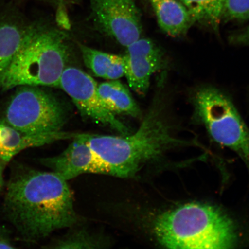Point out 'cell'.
Returning <instances> with one entry per match:
<instances>
[{"label":"cell","instance_id":"cell-1","mask_svg":"<svg viewBox=\"0 0 249 249\" xmlns=\"http://www.w3.org/2000/svg\"><path fill=\"white\" fill-rule=\"evenodd\" d=\"M4 198L6 216L27 241L40 240L79 221L67 180L53 171L17 174L9 182Z\"/></svg>","mask_w":249,"mask_h":249},{"label":"cell","instance_id":"cell-2","mask_svg":"<svg viewBox=\"0 0 249 249\" xmlns=\"http://www.w3.org/2000/svg\"><path fill=\"white\" fill-rule=\"evenodd\" d=\"M83 136L107 168L108 175L120 178L135 177L145 164L180 143L171 134L158 105L133 134Z\"/></svg>","mask_w":249,"mask_h":249},{"label":"cell","instance_id":"cell-3","mask_svg":"<svg viewBox=\"0 0 249 249\" xmlns=\"http://www.w3.org/2000/svg\"><path fill=\"white\" fill-rule=\"evenodd\" d=\"M158 244L170 249H230L237 244V229L213 205L191 202L163 212L154 220Z\"/></svg>","mask_w":249,"mask_h":249},{"label":"cell","instance_id":"cell-4","mask_svg":"<svg viewBox=\"0 0 249 249\" xmlns=\"http://www.w3.org/2000/svg\"><path fill=\"white\" fill-rule=\"evenodd\" d=\"M68 54L64 32L45 25H28L1 89L23 86L57 87L67 68Z\"/></svg>","mask_w":249,"mask_h":249},{"label":"cell","instance_id":"cell-5","mask_svg":"<svg viewBox=\"0 0 249 249\" xmlns=\"http://www.w3.org/2000/svg\"><path fill=\"white\" fill-rule=\"evenodd\" d=\"M196 116L214 142L235 152L249 169V129L230 99L213 87L193 96Z\"/></svg>","mask_w":249,"mask_h":249},{"label":"cell","instance_id":"cell-6","mask_svg":"<svg viewBox=\"0 0 249 249\" xmlns=\"http://www.w3.org/2000/svg\"><path fill=\"white\" fill-rule=\"evenodd\" d=\"M39 87H17L6 108L5 123L29 135L62 131L66 121L64 107L53 95Z\"/></svg>","mask_w":249,"mask_h":249},{"label":"cell","instance_id":"cell-7","mask_svg":"<svg viewBox=\"0 0 249 249\" xmlns=\"http://www.w3.org/2000/svg\"><path fill=\"white\" fill-rule=\"evenodd\" d=\"M98 84L85 71L75 67H67L57 87L70 96L83 116L95 123L111 127L122 135L129 129L109 110L98 91Z\"/></svg>","mask_w":249,"mask_h":249},{"label":"cell","instance_id":"cell-8","mask_svg":"<svg viewBox=\"0 0 249 249\" xmlns=\"http://www.w3.org/2000/svg\"><path fill=\"white\" fill-rule=\"evenodd\" d=\"M92 18L103 33L128 46L141 37V16L136 0H89Z\"/></svg>","mask_w":249,"mask_h":249},{"label":"cell","instance_id":"cell-9","mask_svg":"<svg viewBox=\"0 0 249 249\" xmlns=\"http://www.w3.org/2000/svg\"><path fill=\"white\" fill-rule=\"evenodd\" d=\"M124 76L130 88L140 95L147 92L152 74L162 68V52L149 39L140 38L126 47Z\"/></svg>","mask_w":249,"mask_h":249},{"label":"cell","instance_id":"cell-10","mask_svg":"<svg viewBox=\"0 0 249 249\" xmlns=\"http://www.w3.org/2000/svg\"><path fill=\"white\" fill-rule=\"evenodd\" d=\"M73 139L61 154L42 159V163L67 181L83 174L108 175L107 168L84 138L83 133H77Z\"/></svg>","mask_w":249,"mask_h":249},{"label":"cell","instance_id":"cell-11","mask_svg":"<svg viewBox=\"0 0 249 249\" xmlns=\"http://www.w3.org/2000/svg\"><path fill=\"white\" fill-rule=\"evenodd\" d=\"M76 135L63 131L45 135H29L0 121V161L8 163L24 149L40 147L58 140L73 139Z\"/></svg>","mask_w":249,"mask_h":249},{"label":"cell","instance_id":"cell-12","mask_svg":"<svg viewBox=\"0 0 249 249\" xmlns=\"http://www.w3.org/2000/svg\"><path fill=\"white\" fill-rule=\"evenodd\" d=\"M161 29L173 37L185 36L195 21L179 0H149Z\"/></svg>","mask_w":249,"mask_h":249},{"label":"cell","instance_id":"cell-13","mask_svg":"<svg viewBox=\"0 0 249 249\" xmlns=\"http://www.w3.org/2000/svg\"><path fill=\"white\" fill-rule=\"evenodd\" d=\"M103 102L112 113L134 118L140 117L141 111L127 87L118 80H109L98 85Z\"/></svg>","mask_w":249,"mask_h":249},{"label":"cell","instance_id":"cell-14","mask_svg":"<svg viewBox=\"0 0 249 249\" xmlns=\"http://www.w3.org/2000/svg\"><path fill=\"white\" fill-rule=\"evenodd\" d=\"M80 49L86 66L96 76L112 80L124 76V56L107 53L80 45Z\"/></svg>","mask_w":249,"mask_h":249},{"label":"cell","instance_id":"cell-15","mask_svg":"<svg viewBox=\"0 0 249 249\" xmlns=\"http://www.w3.org/2000/svg\"><path fill=\"white\" fill-rule=\"evenodd\" d=\"M26 27L8 18H0V89L22 41Z\"/></svg>","mask_w":249,"mask_h":249},{"label":"cell","instance_id":"cell-16","mask_svg":"<svg viewBox=\"0 0 249 249\" xmlns=\"http://www.w3.org/2000/svg\"><path fill=\"white\" fill-rule=\"evenodd\" d=\"M188 9L195 23L208 24L217 30L222 21L227 0H179Z\"/></svg>","mask_w":249,"mask_h":249},{"label":"cell","instance_id":"cell-17","mask_svg":"<svg viewBox=\"0 0 249 249\" xmlns=\"http://www.w3.org/2000/svg\"><path fill=\"white\" fill-rule=\"evenodd\" d=\"M107 240L102 236L95 235L80 229L75 230L58 239L54 245L57 249H101L107 247Z\"/></svg>","mask_w":249,"mask_h":249},{"label":"cell","instance_id":"cell-18","mask_svg":"<svg viewBox=\"0 0 249 249\" xmlns=\"http://www.w3.org/2000/svg\"><path fill=\"white\" fill-rule=\"evenodd\" d=\"M249 18V0H227L222 20L244 21Z\"/></svg>","mask_w":249,"mask_h":249},{"label":"cell","instance_id":"cell-19","mask_svg":"<svg viewBox=\"0 0 249 249\" xmlns=\"http://www.w3.org/2000/svg\"><path fill=\"white\" fill-rule=\"evenodd\" d=\"M230 42L236 45H249V26L230 37Z\"/></svg>","mask_w":249,"mask_h":249},{"label":"cell","instance_id":"cell-20","mask_svg":"<svg viewBox=\"0 0 249 249\" xmlns=\"http://www.w3.org/2000/svg\"><path fill=\"white\" fill-rule=\"evenodd\" d=\"M58 5V8H65L66 6L70 4H76L79 2L80 0H50Z\"/></svg>","mask_w":249,"mask_h":249},{"label":"cell","instance_id":"cell-21","mask_svg":"<svg viewBox=\"0 0 249 249\" xmlns=\"http://www.w3.org/2000/svg\"><path fill=\"white\" fill-rule=\"evenodd\" d=\"M14 247L5 240H0V249H13Z\"/></svg>","mask_w":249,"mask_h":249},{"label":"cell","instance_id":"cell-22","mask_svg":"<svg viewBox=\"0 0 249 249\" xmlns=\"http://www.w3.org/2000/svg\"><path fill=\"white\" fill-rule=\"evenodd\" d=\"M2 162L0 161V190H1L3 183V167Z\"/></svg>","mask_w":249,"mask_h":249}]
</instances>
